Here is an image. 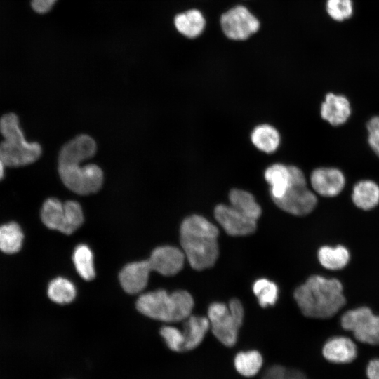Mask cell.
Here are the masks:
<instances>
[{
  "label": "cell",
  "mask_w": 379,
  "mask_h": 379,
  "mask_svg": "<svg viewBox=\"0 0 379 379\" xmlns=\"http://www.w3.org/2000/svg\"><path fill=\"white\" fill-rule=\"evenodd\" d=\"M180 244L190 266L197 270L212 267L218 259L219 250L218 227L205 218L192 215L182 222Z\"/></svg>",
  "instance_id": "6da1fadb"
},
{
  "label": "cell",
  "mask_w": 379,
  "mask_h": 379,
  "mask_svg": "<svg viewBox=\"0 0 379 379\" xmlns=\"http://www.w3.org/2000/svg\"><path fill=\"white\" fill-rule=\"evenodd\" d=\"M294 298L302 314L311 318L331 317L345 304L341 282L319 275L310 277L298 287Z\"/></svg>",
  "instance_id": "7a4b0ae2"
},
{
  "label": "cell",
  "mask_w": 379,
  "mask_h": 379,
  "mask_svg": "<svg viewBox=\"0 0 379 379\" xmlns=\"http://www.w3.org/2000/svg\"><path fill=\"white\" fill-rule=\"evenodd\" d=\"M194 300L186 291L168 293L159 289L142 293L136 302L138 310L142 314L159 321L176 322L187 319L191 314Z\"/></svg>",
  "instance_id": "3957f363"
},
{
  "label": "cell",
  "mask_w": 379,
  "mask_h": 379,
  "mask_svg": "<svg viewBox=\"0 0 379 379\" xmlns=\"http://www.w3.org/2000/svg\"><path fill=\"white\" fill-rule=\"evenodd\" d=\"M0 132L4 138L0 143V158L5 165H27L41 156V145L25 138L18 117L15 114H6L0 119Z\"/></svg>",
  "instance_id": "277c9868"
},
{
  "label": "cell",
  "mask_w": 379,
  "mask_h": 379,
  "mask_svg": "<svg viewBox=\"0 0 379 379\" xmlns=\"http://www.w3.org/2000/svg\"><path fill=\"white\" fill-rule=\"evenodd\" d=\"M244 316L243 306L237 299L231 300L228 306L222 302H213L208 310L212 333L226 347L236 344Z\"/></svg>",
  "instance_id": "5b68a950"
},
{
  "label": "cell",
  "mask_w": 379,
  "mask_h": 379,
  "mask_svg": "<svg viewBox=\"0 0 379 379\" xmlns=\"http://www.w3.org/2000/svg\"><path fill=\"white\" fill-rule=\"evenodd\" d=\"M58 164L62 182L69 190L80 195L97 192L103 184L102 170L95 164Z\"/></svg>",
  "instance_id": "8992f818"
},
{
  "label": "cell",
  "mask_w": 379,
  "mask_h": 379,
  "mask_svg": "<svg viewBox=\"0 0 379 379\" xmlns=\"http://www.w3.org/2000/svg\"><path fill=\"white\" fill-rule=\"evenodd\" d=\"M341 326L352 331L361 343L379 345V315L374 314L367 307L348 310L341 317Z\"/></svg>",
  "instance_id": "52a82bcc"
},
{
  "label": "cell",
  "mask_w": 379,
  "mask_h": 379,
  "mask_svg": "<svg viewBox=\"0 0 379 379\" xmlns=\"http://www.w3.org/2000/svg\"><path fill=\"white\" fill-rule=\"evenodd\" d=\"M220 24L225 36L234 41H244L260 27L258 18L243 5H237L223 13Z\"/></svg>",
  "instance_id": "ba28073f"
},
{
  "label": "cell",
  "mask_w": 379,
  "mask_h": 379,
  "mask_svg": "<svg viewBox=\"0 0 379 379\" xmlns=\"http://www.w3.org/2000/svg\"><path fill=\"white\" fill-rule=\"evenodd\" d=\"M273 201L281 210L299 216L312 212L317 204L315 194L307 188V185L291 184L282 197Z\"/></svg>",
  "instance_id": "9c48e42d"
},
{
  "label": "cell",
  "mask_w": 379,
  "mask_h": 379,
  "mask_svg": "<svg viewBox=\"0 0 379 379\" xmlns=\"http://www.w3.org/2000/svg\"><path fill=\"white\" fill-rule=\"evenodd\" d=\"M214 215L224 230L232 236L248 235L256 229L255 220L246 217L232 206L218 204L214 209Z\"/></svg>",
  "instance_id": "30bf717a"
},
{
  "label": "cell",
  "mask_w": 379,
  "mask_h": 379,
  "mask_svg": "<svg viewBox=\"0 0 379 379\" xmlns=\"http://www.w3.org/2000/svg\"><path fill=\"white\" fill-rule=\"evenodd\" d=\"M185 255L182 250L171 246L154 248L147 260L152 271L164 276H172L183 267Z\"/></svg>",
  "instance_id": "8fae6325"
},
{
  "label": "cell",
  "mask_w": 379,
  "mask_h": 379,
  "mask_svg": "<svg viewBox=\"0 0 379 379\" xmlns=\"http://www.w3.org/2000/svg\"><path fill=\"white\" fill-rule=\"evenodd\" d=\"M310 182L317 194L332 197L337 196L343 190L345 178L342 171L336 168L321 167L312 172Z\"/></svg>",
  "instance_id": "7c38bea8"
},
{
  "label": "cell",
  "mask_w": 379,
  "mask_h": 379,
  "mask_svg": "<svg viewBox=\"0 0 379 379\" xmlns=\"http://www.w3.org/2000/svg\"><path fill=\"white\" fill-rule=\"evenodd\" d=\"M97 151V144L88 135H79L61 148L58 164H81L93 157Z\"/></svg>",
  "instance_id": "4fadbf2b"
},
{
  "label": "cell",
  "mask_w": 379,
  "mask_h": 379,
  "mask_svg": "<svg viewBox=\"0 0 379 379\" xmlns=\"http://www.w3.org/2000/svg\"><path fill=\"white\" fill-rule=\"evenodd\" d=\"M151 271L147 260L127 264L119 275L121 286L128 293H138L147 285Z\"/></svg>",
  "instance_id": "5bb4252c"
},
{
  "label": "cell",
  "mask_w": 379,
  "mask_h": 379,
  "mask_svg": "<svg viewBox=\"0 0 379 379\" xmlns=\"http://www.w3.org/2000/svg\"><path fill=\"white\" fill-rule=\"evenodd\" d=\"M320 113L322 119L332 126H340L351 114L350 103L345 96L329 93L321 104Z\"/></svg>",
  "instance_id": "9a60e30c"
},
{
  "label": "cell",
  "mask_w": 379,
  "mask_h": 379,
  "mask_svg": "<svg viewBox=\"0 0 379 379\" xmlns=\"http://www.w3.org/2000/svg\"><path fill=\"white\" fill-rule=\"evenodd\" d=\"M324 357L330 362L347 364L354 361L357 356L355 343L350 338L337 336L329 339L322 350Z\"/></svg>",
  "instance_id": "2e32d148"
},
{
  "label": "cell",
  "mask_w": 379,
  "mask_h": 379,
  "mask_svg": "<svg viewBox=\"0 0 379 379\" xmlns=\"http://www.w3.org/2000/svg\"><path fill=\"white\" fill-rule=\"evenodd\" d=\"M264 177L270 185V192L272 199L282 197L291 185L289 166L277 163L267 167Z\"/></svg>",
  "instance_id": "e0dca14e"
},
{
  "label": "cell",
  "mask_w": 379,
  "mask_h": 379,
  "mask_svg": "<svg viewBox=\"0 0 379 379\" xmlns=\"http://www.w3.org/2000/svg\"><path fill=\"white\" fill-rule=\"evenodd\" d=\"M206 19L201 11L192 8L178 14L174 18L176 29L189 39L199 36L206 27Z\"/></svg>",
  "instance_id": "ac0fdd59"
},
{
  "label": "cell",
  "mask_w": 379,
  "mask_h": 379,
  "mask_svg": "<svg viewBox=\"0 0 379 379\" xmlns=\"http://www.w3.org/2000/svg\"><path fill=\"white\" fill-rule=\"evenodd\" d=\"M42 222L49 229L66 234L67 218L64 204L53 197L47 199L41 209Z\"/></svg>",
  "instance_id": "d6986e66"
},
{
  "label": "cell",
  "mask_w": 379,
  "mask_h": 379,
  "mask_svg": "<svg viewBox=\"0 0 379 379\" xmlns=\"http://www.w3.org/2000/svg\"><path fill=\"white\" fill-rule=\"evenodd\" d=\"M185 324L183 352L197 348L203 341L210 328L208 318L190 316Z\"/></svg>",
  "instance_id": "ffe728a7"
},
{
  "label": "cell",
  "mask_w": 379,
  "mask_h": 379,
  "mask_svg": "<svg viewBox=\"0 0 379 379\" xmlns=\"http://www.w3.org/2000/svg\"><path fill=\"white\" fill-rule=\"evenodd\" d=\"M352 199L354 205L364 211H369L379 204V186L373 180H364L353 187Z\"/></svg>",
  "instance_id": "44dd1931"
},
{
  "label": "cell",
  "mask_w": 379,
  "mask_h": 379,
  "mask_svg": "<svg viewBox=\"0 0 379 379\" xmlns=\"http://www.w3.org/2000/svg\"><path fill=\"white\" fill-rule=\"evenodd\" d=\"M229 199L230 206L246 217L255 221L260 218L262 213L261 207L250 192L233 189L230 192Z\"/></svg>",
  "instance_id": "7402d4cb"
},
{
  "label": "cell",
  "mask_w": 379,
  "mask_h": 379,
  "mask_svg": "<svg viewBox=\"0 0 379 379\" xmlns=\"http://www.w3.org/2000/svg\"><path fill=\"white\" fill-rule=\"evenodd\" d=\"M254 146L265 153H272L279 147L280 135L272 126L264 124L257 126L251 134Z\"/></svg>",
  "instance_id": "603a6c76"
},
{
  "label": "cell",
  "mask_w": 379,
  "mask_h": 379,
  "mask_svg": "<svg viewBox=\"0 0 379 379\" xmlns=\"http://www.w3.org/2000/svg\"><path fill=\"white\" fill-rule=\"evenodd\" d=\"M350 252L343 246H324L318 251V259L320 264L326 269L338 270L344 268L349 262Z\"/></svg>",
  "instance_id": "cb8c5ba5"
},
{
  "label": "cell",
  "mask_w": 379,
  "mask_h": 379,
  "mask_svg": "<svg viewBox=\"0 0 379 379\" xmlns=\"http://www.w3.org/2000/svg\"><path fill=\"white\" fill-rule=\"evenodd\" d=\"M24 234L20 226L11 222L0 225V251L6 254L18 253L22 248Z\"/></svg>",
  "instance_id": "d4e9b609"
},
{
  "label": "cell",
  "mask_w": 379,
  "mask_h": 379,
  "mask_svg": "<svg viewBox=\"0 0 379 379\" xmlns=\"http://www.w3.org/2000/svg\"><path fill=\"white\" fill-rule=\"evenodd\" d=\"M47 294L53 302L64 305L74 300L77 290L71 281L60 277L51 280L48 284Z\"/></svg>",
  "instance_id": "484cf974"
},
{
  "label": "cell",
  "mask_w": 379,
  "mask_h": 379,
  "mask_svg": "<svg viewBox=\"0 0 379 379\" xmlns=\"http://www.w3.org/2000/svg\"><path fill=\"white\" fill-rule=\"evenodd\" d=\"M72 260L77 272L86 281L94 279L95 272L92 251L86 244H81L74 248Z\"/></svg>",
  "instance_id": "4316f807"
},
{
  "label": "cell",
  "mask_w": 379,
  "mask_h": 379,
  "mask_svg": "<svg viewBox=\"0 0 379 379\" xmlns=\"http://www.w3.org/2000/svg\"><path fill=\"white\" fill-rule=\"evenodd\" d=\"M263 359L257 350L240 352L234 357V364L237 371L244 377H253L260 370Z\"/></svg>",
  "instance_id": "83f0119b"
},
{
  "label": "cell",
  "mask_w": 379,
  "mask_h": 379,
  "mask_svg": "<svg viewBox=\"0 0 379 379\" xmlns=\"http://www.w3.org/2000/svg\"><path fill=\"white\" fill-rule=\"evenodd\" d=\"M253 291L262 307L275 304L278 298V287L267 279L256 280L253 285Z\"/></svg>",
  "instance_id": "f1b7e54d"
},
{
  "label": "cell",
  "mask_w": 379,
  "mask_h": 379,
  "mask_svg": "<svg viewBox=\"0 0 379 379\" xmlns=\"http://www.w3.org/2000/svg\"><path fill=\"white\" fill-rule=\"evenodd\" d=\"M67 218V228L65 234H71L80 227L84 217L81 205L76 201H67L64 203Z\"/></svg>",
  "instance_id": "f546056e"
},
{
  "label": "cell",
  "mask_w": 379,
  "mask_h": 379,
  "mask_svg": "<svg viewBox=\"0 0 379 379\" xmlns=\"http://www.w3.org/2000/svg\"><path fill=\"white\" fill-rule=\"evenodd\" d=\"M326 9L328 15L336 21L350 18L353 13L352 0H326Z\"/></svg>",
  "instance_id": "4dcf8cb0"
},
{
  "label": "cell",
  "mask_w": 379,
  "mask_h": 379,
  "mask_svg": "<svg viewBox=\"0 0 379 379\" xmlns=\"http://www.w3.org/2000/svg\"><path fill=\"white\" fill-rule=\"evenodd\" d=\"M261 379H309L300 370L287 368L276 364L268 367L263 373Z\"/></svg>",
  "instance_id": "1f68e13d"
},
{
  "label": "cell",
  "mask_w": 379,
  "mask_h": 379,
  "mask_svg": "<svg viewBox=\"0 0 379 379\" xmlns=\"http://www.w3.org/2000/svg\"><path fill=\"white\" fill-rule=\"evenodd\" d=\"M160 334L170 350L176 352H183L185 343L183 332L175 327L166 326L161 328Z\"/></svg>",
  "instance_id": "d6a6232c"
},
{
  "label": "cell",
  "mask_w": 379,
  "mask_h": 379,
  "mask_svg": "<svg viewBox=\"0 0 379 379\" xmlns=\"http://www.w3.org/2000/svg\"><path fill=\"white\" fill-rule=\"evenodd\" d=\"M367 130L368 144L379 157V116H375L368 121Z\"/></svg>",
  "instance_id": "836d02e7"
},
{
  "label": "cell",
  "mask_w": 379,
  "mask_h": 379,
  "mask_svg": "<svg viewBox=\"0 0 379 379\" xmlns=\"http://www.w3.org/2000/svg\"><path fill=\"white\" fill-rule=\"evenodd\" d=\"M56 0H32L33 9L39 13L48 12L53 6Z\"/></svg>",
  "instance_id": "e575fe53"
},
{
  "label": "cell",
  "mask_w": 379,
  "mask_h": 379,
  "mask_svg": "<svg viewBox=\"0 0 379 379\" xmlns=\"http://www.w3.org/2000/svg\"><path fill=\"white\" fill-rule=\"evenodd\" d=\"M366 373L368 379H379V359H374L369 361Z\"/></svg>",
  "instance_id": "d590c367"
},
{
  "label": "cell",
  "mask_w": 379,
  "mask_h": 379,
  "mask_svg": "<svg viewBox=\"0 0 379 379\" xmlns=\"http://www.w3.org/2000/svg\"><path fill=\"white\" fill-rule=\"evenodd\" d=\"M4 166H5V164L0 158V180L2 179L4 175Z\"/></svg>",
  "instance_id": "8d00e7d4"
}]
</instances>
